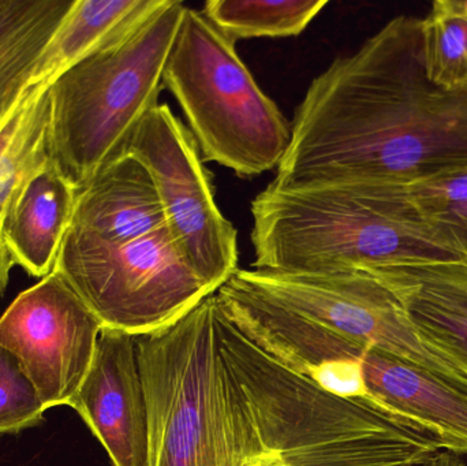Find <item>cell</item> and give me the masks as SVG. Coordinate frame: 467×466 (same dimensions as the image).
I'll return each mask as SVG.
<instances>
[{"label": "cell", "mask_w": 467, "mask_h": 466, "mask_svg": "<svg viewBox=\"0 0 467 466\" xmlns=\"http://www.w3.org/2000/svg\"><path fill=\"white\" fill-rule=\"evenodd\" d=\"M467 167V88L433 84L422 19L387 22L313 79L271 183L411 186Z\"/></svg>", "instance_id": "6da1fadb"}, {"label": "cell", "mask_w": 467, "mask_h": 466, "mask_svg": "<svg viewBox=\"0 0 467 466\" xmlns=\"http://www.w3.org/2000/svg\"><path fill=\"white\" fill-rule=\"evenodd\" d=\"M250 211L253 270L334 273L465 263L428 229L408 186L269 183Z\"/></svg>", "instance_id": "7a4b0ae2"}, {"label": "cell", "mask_w": 467, "mask_h": 466, "mask_svg": "<svg viewBox=\"0 0 467 466\" xmlns=\"http://www.w3.org/2000/svg\"><path fill=\"white\" fill-rule=\"evenodd\" d=\"M216 334L250 419L285 466H421L447 449L425 427L327 393L249 341L215 297Z\"/></svg>", "instance_id": "3957f363"}, {"label": "cell", "mask_w": 467, "mask_h": 466, "mask_svg": "<svg viewBox=\"0 0 467 466\" xmlns=\"http://www.w3.org/2000/svg\"><path fill=\"white\" fill-rule=\"evenodd\" d=\"M215 295L137 337L150 466H254L257 437L216 334Z\"/></svg>", "instance_id": "277c9868"}, {"label": "cell", "mask_w": 467, "mask_h": 466, "mask_svg": "<svg viewBox=\"0 0 467 466\" xmlns=\"http://www.w3.org/2000/svg\"><path fill=\"white\" fill-rule=\"evenodd\" d=\"M185 7L166 0L49 84L52 166L76 191L122 155L137 126L158 106Z\"/></svg>", "instance_id": "5b68a950"}, {"label": "cell", "mask_w": 467, "mask_h": 466, "mask_svg": "<svg viewBox=\"0 0 467 466\" xmlns=\"http://www.w3.org/2000/svg\"><path fill=\"white\" fill-rule=\"evenodd\" d=\"M204 161L238 177L277 169L291 141V123L261 90L235 49L204 13L185 7L163 71Z\"/></svg>", "instance_id": "8992f818"}, {"label": "cell", "mask_w": 467, "mask_h": 466, "mask_svg": "<svg viewBox=\"0 0 467 466\" xmlns=\"http://www.w3.org/2000/svg\"><path fill=\"white\" fill-rule=\"evenodd\" d=\"M55 271L104 328L136 337L171 326L215 295L167 226L122 243L70 226Z\"/></svg>", "instance_id": "52a82bcc"}, {"label": "cell", "mask_w": 467, "mask_h": 466, "mask_svg": "<svg viewBox=\"0 0 467 466\" xmlns=\"http://www.w3.org/2000/svg\"><path fill=\"white\" fill-rule=\"evenodd\" d=\"M236 276L324 327L427 369L467 394V372L421 338L394 292L364 270L283 273L238 270Z\"/></svg>", "instance_id": "ba28073f"}, {"label": "cell", "mask_w": 467, "mask_h": 466, "mask_svg": "<svg viewBox=\"0 0 467 466\" xmlns=\"http://www.w3.org/2000/svg\"><path fill=\"white\" fill-rule=\"evenodd\" d=\"M123 153L147 167L175 243L218 292L239 270L238 237L216 204L211 172L188 126L159 103L137 126Z\"/></svg>", "instance_id": "9c48e42d"}, {"label": "cell", "mask_w": 467, "mask_h": 466, "mask_svg": "<svg viewBox=\"0 0 467 466\" xmlns=\"http://www.w3.org/2000/svg\"><path fill=\"white\" fill-rule=\"evenodd\" d=\"M103 325L54 273L18 295L0 317V347L13 353L46 409L70 404L95 358Z\"/></svg>", "instance_id": "30bf717a"}, {"label": "cell", "mask_w": 467, "mask_h": 466, "mask_svg": "<svg viewBox=\"0 0 467 466\" xmlns=\"http://www.w3.org/2000/svg\"><path fill=\"white\" fill-rule=\"evenodd\" d=\"M73 408L112 466H150V412L137 337L104 328Z\"/></svg>", "instance_id": "8fae6325"}, {"label": "cell", "mask_w": 467, "mask_h": 466, "mask_svg": "<svg viewBox=\"0 0 467 466\" xmlns=\"http://www.w3.org/2000/svg\"><path fill=\"white\" fill-rule=\"evenodd\" d=\"M364 367L369 402L430 430L449 450L467 453V394L378 347H367Z\"/></svg>", "instance_id": "7c38bea8"}, {"label": "cell", "mask_w": 467, "mask_h": 466, "mask_svg": "<svg viewBox=\"0 0 467 466\" xmlns=\"http://www.w3.org/2000/svg\"><path fill=\"white\" fill-rule=\"evenodd\" d=\"M167 226L147 167L129 153L107 163L77 191L71 227L106 243H122Z\"/></svg>", "instance_id": "4fadbf2b"}, {"label": "cell", "mask_w": 467, "mask_h": 466, "mask_svg": "<svg viewBox=\"0 0 467 466\" xmlns=\"http://www.w3.org/2000/svg\"><path fill=\"white\" fill-rule=\"evenodd\" d=\"M76 200V189L52 164L25 183L0 221L3 241L14 264L36 278L54 273L73 221Z\"/></svg>", "instance_id": "5bb4252c"}, {"label": "cell", "mask_w": 467, "mask_h": 466, "mask_svg": "<svg viewBox=\"0 0 467 466\" xmlns=\"http://www.w3.org/2000/svg\"><path fill=\"white\" fill-rule=\"evenodd\" d=\"M166 0H74L36 65L30 87L63 71L155 13Z\"/></svg>", "instance_id": "9a60e30c"}, {"label": "cell", "mask_w": 467, "mask_h": 466, "mask_svg": "<svg viewBox=\"0 0 467 466\" xmlns=\"http://www.w3.org/2000/svg\"><path fill=\"white\" fill-rule=\"evenodd\" d=\"M74 0H0V123L29 89L36 65Z\"/></svg>", "instance_id": "2e32d148"}, {"label": "cell", "mask_w": 467, "mask_h": 466, "mask_svg": "<svg viewBox=\"0 0 467 466\" xmlns=\"http://www.w3.org/2000/svg\"><path fill=\"white\" fill-rule=\"evenodd\" d=\"M49 119V85H35L0 123V221L25 183L52 164Z\"/></svg>", "instance_id": "e0dca14e"}, {"label": "cell", "mask_w": 467, "mask_h": 466, "mask_svg": "<svg viewBox=\"0 0 467 466\" xmlns=\"http://www.w3.org/2000/svg\"><path fill=\"white\" fill-rule=\"evenodd\" d=\"M327 5V0H210L202 13L236 43L301 35Z\"/></svg>", "instance_id": "ac0fdd59"}, {"label": "cell", "mask_w": 467, "mask_h": 466, "mask_svg": "<svg viewBox=\"0 0 467 466\" xmlns=\"http://www.w3.org/2000/svg\"><path fill=\"white\" fill-rule=\"evenodd\" d=\"M432 234L467 263V167L408 186Z\"/></svg>", "instance_id": "d6986e66"}, {"label": "cell", "mask_w": 467, "mask_h": 466, "mask_svg": "<svg viewBox=\"0 0 467 466\" xmlns=\"http://www.w3.org/2000/svg\"><path fill=\"white\" fill-rule=\"evenodd\" d=\"M422 57L428 78L446 89L467 88V18L447 0L422 18Z\"/></svg>", "instance_id": "ffe728a7"}, {"label": "cell", "mask_w": 467, "mask_h": 466, "mask_svg": "<svg viewBox=\"0 0 467 466\" xmlns=\"http://www.w3.org/2000/svg\"><path fill=\"white\" fill-rule=\"evenodd\" d=\"M386 286L400 298L406 316L421 338L467 372V314L414 290Z\"/></svg>", "instance_id": "44dd1931"}, {"label": "cell", "mask_w": 467, "mask_h": 466, "mask_svg": "<svg viewBox=\"0 0 467 466\" xmlns=\"http://www.w3.org/2000/svg\"><path fill=\"white\" fill-rule=\"evenodd\" d=\"M364 271L383 284L414 290L467 314V263L389 265Z\"/></svg>", "instance_id": "7402d4cb"}, {"label": "cell", "mask_w": 467, "mask_h": 466, "mask_svg": "<svg viewBox=\"0 0 467 466\" xmlns=\"http://www.w3.org/2000/svg\"><path fill=\"white\" fill-rule=\"evenodd\" d=\"M46 410L16 356L0 347V435L37 426Z\"/></svg>", "instance_id": "603a6c76"}, {"label": "cell", "mask_w": 467, "mask_h": 466, "mask_svg": "<svg viewBox=\"0 0 467 466\" xmlns=\"http://www.w3.org/2000/svg\"><path fill=\"white\" fill-rule=\"evenodd\" d=\"M13 264V260H11L7 248H5V241H3L2 229H0V297H2L5 286H7Z\"/></svg>", "instance_id": "cb8c5ba5"}, {"label": "cell", "mask_w": 467, "mask_h": 466, "mask_svg": "<svg viewBox=\"0 0 467 466\" xmlns=\"http://www.w3.org/2000/svg\"><path fill=\"white\" fill-rule=\"evenodd\" d=\"M421 466H466V464L458 457V453L446 449Z\"/></svg>", "instance_id": "d4e9b609"}, {"label": "cell", "mask_w": 467, "mask_h": 466, "mask_svg": "<svg viewBox=\"0 0 467 466\" xmlns=\"http://www.w3.org/2000/svg\"><path fill=\"white\" fill-rule=\"evenodd\" d=\"M450 7L467 18V0H447Z\"/></svg>", "instance_id": "484cf974"}]
</instances>
